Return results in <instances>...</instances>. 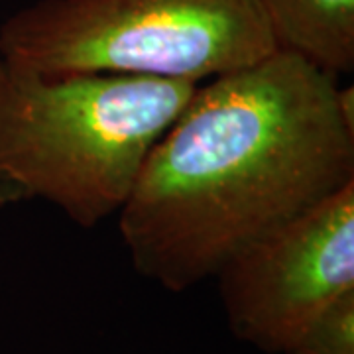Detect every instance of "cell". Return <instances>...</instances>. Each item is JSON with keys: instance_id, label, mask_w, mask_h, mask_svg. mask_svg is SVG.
Returning <instances> with one entry per match:
<instances>
[{"instance_id": "obj_2", "label": "cell", "mask_w": 354, "mask_h": 354, "mask_svg": "<svg viewBox=\"0 0 354 354\" xmlns=\"http://www.w3.org/2000/svg\"><path fill=\"white\" fill-rule=\"evenodd\" d=\"M199 85L46 73L0 57V209L50 203L81 228L118 215Z\"/></svg>"}, {"instance_id": "obj_6", "label": "cell", "mask_w": 354, "mask_h": 354, "mask_svg": "<svg viewBox=\"0 0 354 354\" xmlns=\"http://www.w3.org/2000/svg\"><path fill=\"white\" fill-rule=\"evenodd\" d=\"M286 354H354V291L333 305Z\"/></svg>"}, {"instance_id": "obj_5", "label": "cell", "mask_w": 354, "mask_h": 354, "mask_svg": "<svg viewBox=\"0 0 354 354\" xmlns=\"http://www.w3.org/2000/svg\"><path fill=\"white\" fill-rule=\"evenodd\" d=\"M279 50L341 77L354 71V0H260Z\"/></svg>"}, {"instance_id": "obj_4", "label": "cell", "mask_w": 354, "mask_h": 354, "mask_svg": "<svg viewBox=\"0 0 354 354\" xmlns=\"http://www.w3.org/2000/svg\"><path fill=\"white\" fill-rule=\"evenodd\" d=\"M215 278L232 335L288 353L354 291V183L246 244Z\"/></svg>"}, {"instance_id": "obj_1", "label": "cell", "mask_w": 354, "mask_h": 354, "mask_svg": "<svg viewBox=\"0 0 354 354\" xmlns=\"http://www.w3.org/2000/svg\"><path fill=\"white\" fill-rule=\"evenodd\" d=\"M354 183V88L288 50L205 81L152 146L118 232L142 278L185 291Z\"/></svg>"}, {"instance_id": "obj_3", "label": "cell", "mask_w": 354, "mask_h": 354, "mask_svg": "<svg viewBox=\"0 0 354 354\" xmlns=\"http://www.w3.org/2000/svg\"><path fill=\"white\" fill-rule=\"evenodd\" d=\"M278 50L260 0H38L0 24V57L46 73L201 85Z\"/></svg>"}]
</instances>
